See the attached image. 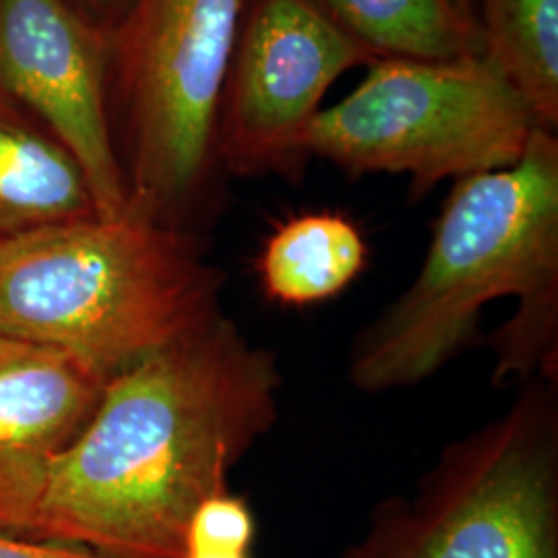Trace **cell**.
I'll return each mask as SVG.
<instances>
[{"label": "cell", "mask_w": 558, "mask_h": 558, "mask_svg": "<svg viewBox=\"0 0 558 558\" xmlns=\"http://www.w3.org/2000/svg\"><path fill=\"white\" fill-rule=\"evenodd\" d=\"M276 356L216 317L110 377L52 459L20 538L106 558H184L203 500L278 420Z\"/></svg>", "instance_id": "6da1fadb"}, {"label": "cell", "mask_w": 558, "mask_h": 558, "mask_svg": "<svg viewBox=\"0 0 558 558\" xmlns=\"http://www.w3.org/2000/svg\"><path fill=\"white\" fill-rule=\"evenodd\" d=\"M500 299L519 306L495 333V380L557 379L555 131L536 129L511 166L453 180L418 276L354 339L350 383L385 393L433 377Z\"/></svg>", "instance_id": "7a4b0ae2"}, {"label": "cell", "mask_w": 558, "mask_h": 558, "mask_svg": "<svg viewBox=\"0 0 558 558\" xmlns=\"http://www.w3.org/2000/svg\"><path fill=\"white\" fill-rule=\"evenodd\" d=\"M223 274L193 232L124 209L0 240V336L71 352L106 379L220 317Z\"/></svg>", "instance_id": "3957f363"}, {"label": "cell", "mask_w": 558, "mask_h": 558, "mask_svg": "<svg viewBox=\"0 0 558 558\" xmlns=\"http://www.w3.org/2000/svg\"><path fill=\"white\" fill-rule=\"evenodd\" d=\"M242 0H131L108 32L126 207L186 230L220 179L218 112Z\"/></svg>", "instance_id": "277c9868"}, {"label": "cell", "mask_w": 558, "mask_h": 558, "mask_svg": "<svg viewBox=\"0 0 558 558\" xmlns=\"http://www.w3.org/2000/svg\"><path fill=\"white\" fill-rule=\"evenodd\" d=\"M557 383L525 380L412 495L380 500L339 558H558Z\"/></svg>", "instance_id": "5b68a950"}, {"label": "cell", "mask_w": 558, "mask_h": 558, "mask_svg": "<svg viewBox=\"0 0 558 558\" xmlns=\"http://www.w3.org/2000/svg\"><path fill=\"white\" fill-rule=\"evenodd\" d=\"M536 129L527 100L484 54L377 60L320 110L306 149L350 177L405 174L420 201L442 180L515 163Z\"/></svg>", "instance_id": "8992f818"}, {"label": "cell", "mask_w": 558, "mask_h": 558, "mask_svg": "<svg viewBox=\"0 0 558 558\" xmlns=\"http://www.w3.org/2000/svg\"><path fill=\"white\" fill-rule=\"evenodd\" d=\"M373 62L315 0H242L218 112L221 172L299 182L325 94Z\"/></svg>", "instance_id": "52a82bcc"}, {"label": "cell", "mask_w": 558, "mask_h": 558, "mask_svg": "<svg viewBox=\"0 0 558 558\" xmlns=\"http://www.w3.org/2000/svg\"><path fill=\"white\" fill-rule=\"evenodd\" d=\"M110 38L69 0H0V94L80 163L100 218L126 209L108 106Z\"/></svg>", "instance_id": "ba28073f"}, {"label": "cell", "mask_w": 558, "mask_h": 558, "mask_svg": "<svg viewBox=\"0 0 558 558\" xmlns=\"http://www.w3.org/2000/svg\"><path fill=\"white\" fill-rule=\"evenodd\" d=\"M106 383L71 352L0 336V532L20 536L52 459L92 418Z\"/></svg>", "instance_id": "9c48e42d"}, {"label": "cell", "mask_w": 558, "mask_h": 558, "mask_svg": "<svg viewBox=\"0 0 558 558\" xmlns=\"http://www.w3.org/2000/svg\"><path fill=\"white\" fill-rule=\"evenodd\" d=\"M94 216L80 163L0 94V240Z\"/></svg>", "instance_id": "30bf717a"}, {"label": "cell", "mask_w": 558, "mask_h": 558, "mask_svg": "<svg viewBox=\"0 0 558 558\" xmlns=\"http://www.w3.org/2000/svg\"><path fill=\"white\" fill-rule=\"evenodd\" d=\"M368 263V242L338 211H308L281 221L267 236L257 276L265 299L304 308L336 299Z\"/></svg>", "instance_id": "8fae6325"}, {"label": "cell", "mask_w": 558, "mask_h": 558, "mask_svg": "<svg viewBox=\"0 0 558 558\" xmlns=\"http://www.w3.org/2000/svg\"><path fill=\"white\" fill-rule=\"evenodd\" d=\"M375 60H458L482 54L476 15L459 0H315Z\"/></svg>", "instance_id": "7c38bea8"}, {"label": "cell", "mask_w": 558, "mask_h": 558, "mask_svg": "<svg viewBox=\"0 0 558 558\" xmlns=\"http://www.w3.org/2000/svg\"><path fill=\"white\" fill-rule=\"evenodd\" d=\"M482 54L527 100L539 129L558 131V0H476Z\"/></svg>", "instance_id": "4fadbf2b"}, {"label": "cell", "mask_w": 558, "mask_h": 558, "mask_svg": "<svg viewBox=\"0 0 558 558\" xmlns=\"http://www.w3.org/2000/svg\"><path fill=\"white\" fill-rule=\"evenodd\" d=\"M257 525L246 500L221 490L203 500L184 538V558H253Z\"/></svg>", "instance_id": "5bb4252c"}, {"label": "cell", "mask_w": 558, "mask_h": 558, "mask_svg": "<svg viewBox=\"0 0 558 558\" xmlns=\"http://www.w3.org/2000/svg\"><path fill=\"white\" fill-rule=\"evenodd\" d=\"M0 558H106L73 546L20 538L0 532Z\"/></svg>", "instance_id": "9a60e30c"}, {"label": "cell", "mask_w": 558, "mask_h": 558, "mask_svg": "<svg viewBox=\"0 0 558 558\" xmlns=\"http://www.w3.org/2000/svg\"><path fill=\"white\" fill-rule=\"evenodd\" d=\"M81 11L96 21L106 32H110L124 15L131 0H77Z\"/></svg>", "instance_id": "2e32d148"}, {"label": "cell", "mask_w": 558, "mask_h": 558, "mask_svg": "<svg viewBox=\"0 0 558 558\" xmlns=\"http://www.w3.org/2000/svg\"><path fill=\"white\" fill-rule=\"evenodd\" d=\"M459 4H461L463 9H468L470 13L476 15V0H459Z\"/></svg>", "instance_id": "e0dca14e"}]
</instances>
